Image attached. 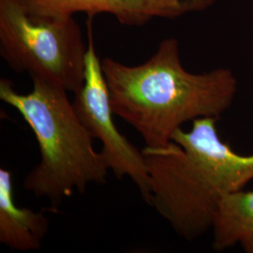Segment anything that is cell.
<instances>
[{
	"instance_id": "6da1fadb",
	"label": "cell",
	"mask_w": 253,
	"mask_h": 253,
	"mask_svg": "<svg viewBox=\"0 0 253 253\" xmlns=\"http://www.w3.org/2000/svg\"><path fill=\"white\" fill-rule=\"evenodd\" d=\"M101 67L115 116L132 126L149 148L168 146L188 122L217 119L237 94L236 77L228 68L188 72L173 38L163 40L144 63L128 66L105 57Z\"/></svg>"
},
{
	"instance_id": "7a4b0ae2",
	"label": "cell",
	"mask_w": 253,
	"mask_h": 253,
	"mask_svg": "<svg viewBox=\"0 0 253 253\" xmlns=\"http://www.w3.org/2000/svg\"><path fill=\"white\" fill-rule=\"evenodd\" d=\"M27 94L15 90L12 82L0 80V100L19 114L31 127L40 149V163L27 173L24 189L50 201L57 210L75 191L84 192L92 184H103L109 170L101 152L83 125L68 91L41 78H32Z\"/></svg>"
},
{
	"instance_id": "3957f363",
	"label": "cell",
	"mask_w": 253,
	"mask_h": 253,
	"mask_svg": "<svg viewBox=\"0 0 253 253\" xmlns=\"http://www.w3.org/2000/svg\"><path fill=\"white\" fill-rule=\"evenodd\" d=\"M142 152L150 181V206L188 241L210 231L219 202L230 188L203 145L179 128L168 146H145Z\"/></svg>"
},
{
	"instance_id": "277c9868",
	"label": "cell",
	"mask_w": 253,
	"mask_h": 253,
	"mask_svg": "<svg viewBox=\"0 0 253 253\" xmlns=\"http://www.w3.org/2000/svg\"><path fill=\"white\" fill-rule=\"evenodd\" d=\"M86 51L73 16L32 17L15 0H0V55L15 73L75 94L84 81Z\"/></svg>"
},
{
	"instance_id": "5b68a950",
	"label": "cell",
	"mask_w": 253,
	"mask_h": 253,
	"mask_svg": "<svg viewBox=\"0 0 253 253\" xmlns=\"http://www.w3.org/2000/svg\"><path fill=\"white\" fill-rule=\"evenodd\" d=\"M93 19L88 17L86 21L84 81L81 89L74 94L73 106L92 138L101 143V154L109 171L118 179L128 177L133 181L143 199L150 206L151 190L145 156L118 130L114 121L107 83L94 43Z\"/></svg>"
},
{
	"instance_id": "8992f818",
	"label": "cell",
	"mask_w": 253,
	"mask_h": 253,
	"mask_svg": "<svg viewBox=\"0 0 253 253\" xmlns=\"http://www.w3.org/2000/svg\"><path fill=\"white\" fill-rule=\"evenodd\" d=\"M32 17H88L106 13L127 27H142L154 18L175 19L211 8L217 0H15Z\"/></svg>"
},
{
	"instance_id": "52a82bcc",
	"label": "cell",
	"mask_w": 253,
	"mask_h": 253,
	"mask_svg": "<svg viewBox=\"0 0 253 253\" xmlns=\"http://www.w3.org/2000/svg\"><path fill=\"white\" fill-rule=\"evenodd\" d=\"M44 211L17 207L13 195V175L0 169V243L21 253L39 251L49 231Z\"/></svg>"
},
{
	"instance_id": "ba28073f",
	"label": "cell",
	"mask_w": 253,
	"mask_h": 253,
	"mask_svg": "<svg viewBox=\"0 0 253 253\" xmlns=\"http://www.w3.org/2000/svg\"><path fill=\"white\" fill-rule=\"evenodd\" d=\"M212 248L223 252L240 245L253 253V191L236 190L222 196L214 218Z\"/></svg>"
}]
</instances>
